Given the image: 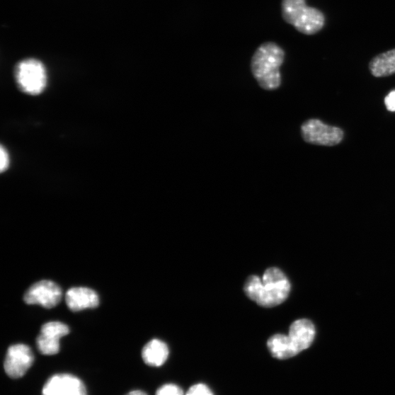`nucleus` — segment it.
<instances>
[{"label": "nucleus", "instance_id": "1", "mask_svg": "<svg viewBox=\"0 0 395 395\" xmlns=\"http://www.w3.org/2000/svg\"><path fill=\"white\" fill-rule=\"evenodd\" d=\"M244 290L247 297L258 305L273 307L287 299L291 285L281 270L273 268L266 270L262 280L256 275L249 277Z\"/></svg>", "mask_w": 395, "mask_h": 395}, {"label": "nucleus", "instance_id": "2", "mask_svg": "<svg viewBox=\"0 0 395 395\" xmlns=\"http://www.w3.org/2000/svg\"><path fill=\"white\" fill-rule=\"evenodd\" d=\"M285 52L275 42L261 44L251 59V71L262 89L275 91L281 85L280 68L285 60Z\"/></svg>", "mask_w": 395, "mask_h": 395}, {"label": "nucleus", "instance_id": "3", "mask_svg": "<svg viewBox=\"0 0 395 395\" xmlns=\"http://www.w3.org/2000/svg\"><path fill=\"white\" fill-rule=\"evenodd\" d=\"M281 14L299 33L313 35L325 26L326 18L319 9L307 5L306 0H282Z\"/></svg>", "mask_w": 395, "mask_h": 395}, {"label": "nucleus", "instance_id": "4", "mask_svg": "<svg viewBox=\"0 0 395 395\" xmlns=\"http://www.w3.org/2000/svg\"><path fill=\"white\" fill-rule=\"evenodd\" d=\"M16 78L20 89L36 96L46 89L47 74L45 67L38 60L29 59L19 62L16 69Z\"/></svg>", "mask_w": 395, "mask_h": 395}, {"label": "nucleus", "instance_id": "5", "mask_svg": "<svg viewBox=\"0 0 395 395\" xmlns=\"http://www.w3.org/2000/svg\"><path fill=\"white\" fill-rule=\"evenodd\" d=\"M301 133L305 142L326 147L338 145L344 137L342 129L326 125L317 119L304 122L301 127Z\"/></svg>", "mask_w": 395, "mask_h": 395}, {"label": "nucleus", "instance_id": "6", "mask_svg": "<svg viewBox=\"0 0 395 395\" xmlns=\"http://www.w3.org/2000/svg\"><path fill=\"white\" fill-rule=\"evenodd\" d=\"M35 361L32 349L25 344H16L9 347L4 362V370L11 379L23 377Z\"/></svg>", "mask_w": 395, "mask_h": 395}, {"label": "nucleus", "instance_id": "7", "mask_svg": "<svg viewBox=\"0 0 395 395\" xmlns=\"http://www.w3.org/2000/svg\"><path fill=\"white\" fill-rule=\"evenodd\" d=\"M69 327L59 321H51L44 324L37 338V346L43 355L52 356L60 350V339L69 335Z\"/></svg>", "mask_w": 395, "mask_h": 395}, {"label": "nucleus", "instance_id": "8", "mask_svg": "<svg viewBox=\"0 0 395 395\" xmlns=\"http://www.w3.org/2000/svg\"><path fill=\"white\" fill-rule=\"evenodd\" d=\"M62 296V290L57 284L50 280H42L32 285L24 299L28 304H38L51 309L60 302Z\"/></svg>", "mask_w": 395, "mask_h": 395}, {"label": "nucleus", "instance_id": "9", "mask_svg": "<svg viewBox=\"0 0 395 395\" xmlns=\"http://www.w3.org/2000/svg\"><path fill=\"white\" fill-rule=\"evenodd\" d=\"M42 395H88L84 382L70 373H58L43 385Z\"/></svg>", "mask_w": 395, "mask_h": 395}, {"label": "nucleus", "instance_id": "10", "mask_svg": "<svg viewBox=\"0 0 395 395\" xmlns=\"http://www.w3.org/2000/svg\"><path fill=\"white\" fill-rule=\"evenodd\" d=\"M65 301L69 309L74 312L88 309H96L99 305V297L93 290L75 287L65 294Z\"/></svg>", "mask_w": 395, "mask_h": 395}, {"label": "nucleus", "instance_id": "11", "mask_svg": "<svg viewBox=\"0 0 395 395\" xmlns=\"http://www.w3.org/2000/svg\"><path fill=\"white\" fill-rule=\"evenodd\" d=\"M288 336L299 354L312 345L316 336L315 326L309 320H297L291 325Z\"/></svg>", "mask_w": 395, "mask_h": 395}, {"label": "nucleus", "instance_id": "12", "mask_svg": "<svg viewBox=\"0 0 395 395\" xmlns=\"http://www.w3.org/2000/svg\"><path fill=\"white\" fill-rule=\"evenodd\" d=\"M169 349L163 341L154 339L145 345L142 350V359L150 367L163 366L168 358Z\"/></svg>", "mask_w": 395, "mask_h": 395}, {"label": "nucleus", "instance_id": "13", "mask_svg": "<svg viewBox=\"0 0 395 395\" xmlns=\"http://www.w3.org/2000/svg\"><path fill=\"white\" fill-rule=\"evenodd\" d=\"M270 353L274 358L284 360L299 355L289 336L277 334L272 336L268 341Z\"/></svg>", "mask_w": 395, "mask_h": 395}, {"label": "nucleus", "instance_id": "14", "mask_svg": "<svg viewBox=\"0 0 395 395\" xmlns=\"http://www.w3.org/2000/svg\"><path fill=\"white\" fill-rule=\"evenodd\" d=\"M369 69L377 78L395 74V49L373 57L369 63Z\"/></svg>", "mask_w": 395, "mask_h": 395}, {"label": "nucleus", "instance_id": "15", "mask_svg": "<svg viewBox=\"0 0 395 395\" xmlns=\"http://www.w3.org/2000/svg\"><path fill=\"white\" fill-rule=\"evenodd\" d=\"M156 395H185V394L178 385L166 384L158 389Z\"/></svg>", "mask_w": 395, "mask_h": 395}, {"label": "nucleus", "instance_id": "16", "mask_svg": "<svg viewBox=\"0 0 395 395\" xmlns=\"http://www.w3.org/2000/svg\"><path fill=\"white\" fill-rule=\"evenodd\" d=\"M185 395H214L212 389L205 384H195L190 387Z\"/></svg>", "mask_w": 395, "mask_h": 395}, {"label": "nucleus", "instance_id": "17", "mask_svg": "<svg viewBox=\"0 0 395 395\" xmlns=\"http://www.w3.org/2000/svg\"><path fill=\"white\" fill-rule=\"evenodd\" d=\"M0 157H1V164H0V168L1 171L4 172L6 171L10 164V158L7 150L2 146L1 150H0Z\"/></svg>", "mask_w": 395, "mask_h": 395}, {"label": "nucleus", "instance_id": "18", "mask_svg": "<svg viewBox=\"0 0 395 395\" xmlns=\"http://www.w3.org/2000/svg\"><path fill=\"white\" fill-rule=\"evenodd\" d=\"M384 101L388 111L395 113V90L388 94Z\"/></svg>", "mask_w": 395, "mask_h": 395}, {"label": "nucleus", "instance_id": "19", "mask_svg": "<svg viewBox=\"0 0 395 395\" xmlns=\"http://www.w3.org/2000/svg\"><path fill=\"white\" fill-rule=\"evenodd\" d=\"M125 395H147V394L142 390H133Z\"/></svg>", "mask_w": 395, "mask_h": 395}]
</instances>
